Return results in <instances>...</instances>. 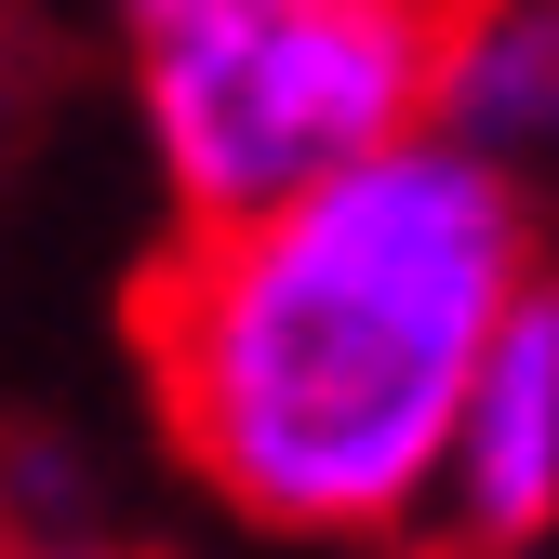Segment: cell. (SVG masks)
Returning <instances> with one entry per match:
<instances>
[{
	"label": "cell",
	"instance_id": "6da1fadb",
	"mask_svg": "<svg viewBox=\"0 0 559 559\" xmlns=\"http://www.w3.org/2000/svg\"><path fill=\"white\" fill-rule=\"evenodd\" d=\"M533 280L546 187L427 120L320 187L174 227L133 307L147 427L266 546H413Z\"/></svg>",
	"mask_w": 559,
	"mask_h": 559
},
{
	"label": "cell",
	"instance_id": "7a4b0ae2",
	"mask_svg": "<svg viewBox=\"0 0 559 559\" xmlns=\"http://www.w3.org/2000/svg\"><path fill=\"white\" fill-rule=\"evenodd\" d=\"M453 27L466 0H120V81L174 227L427 133Z\"/></svg>",
	"mask_w": 559,
	"mask_h": 559
},
{
	"label": "cell",
	"instance_id": "3957f363",
	"mask_svg": "<svg viewBox=\"0 0 559 559\" xmlns=\"http://www.w3.org/2000/svg\"><path fill=\"white\" fill-rule=\"evenodd\" d=\"M440 533L466 559L493 546H559V266L507 307L493 360L466 386L453 427V479H440Z\"/></svg>",
	"mask_w": 559,
	"mask_h": 559
},
{
	"label": "cell",
	"instance_id": "277c9868",
	"mask_svg": "<svg viewBox=\"0 0 559 559\" xmlns=\"http://www.w3.org/2000/svg\"><path fill=\"white\" fill-rule=\"evenodd\" d=\"M440 133H466L520 187H559V0H466L440 67Z\"/></svg>",
	"mask_w": 559,
	"mask_h": 559
},
{
	"label": "cell",
	"instance_id": "5b68a950",
	"mask_svg": "<svg viewBox=\"0 0 559 559\" xmlns=\"http://www.w3.org/2000/svg\"><path fill=\"white\" fill-rule=\"evenodd\" d=\"M14 533L27 546H81L94 533V466L67 453V440H27L14 453Z\"/></svg>",
	"mask_w": 559,
	"mask_h": 559
},
{
	"label": "cell",
	"instance_id": "8992f818",
	"mask_svg": "<svg viewBox=\"0 0 559 559\" xmlns=\"http://www.w3.org/2000/svg\"><path fill=\"white\" fill-rule=\"evenodd\" d=\"M493 559H559V546H493Z\"/></svg>",
	"mask_w": 559,
	"mask_h": 559
}]
</instances>
